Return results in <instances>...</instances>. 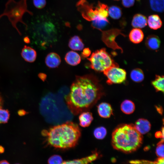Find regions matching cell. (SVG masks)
<instances>
[{
  "label": "cell",
  "mask_w": 164,
  "mask_h": 164,
  "mask_svg": "<svg viewBox=\"0 0 164 164\" xmlns=\"http://www.w3.org/2000/svg\"><path fill=\"white\" fill-rule=\"evenodd\" d=\"M65 60L71 66H76L80 63L81 57L77 53L72 51L67 53Z\"/></svg>",
  "instance_id": "cell-18"
},
{
  "label": "cell",
  "mask_w": 164,
  "mask_h": 164,
  "mask_svg": "<svg viewBox=\"0 0 164 164\" xmlns=\"http://www.w3.org/2000/svg\"><path fill=\"white\" fill-rule=\"evenodd\" d=\"M164 139L162 140L157 144L156 149V152L157 155L159 158H164Z\"/></svg>",
  "instance_id": "cell-28"
},
{
  "label": "cell",
  "mask_w": 164,
  "mask_h": 164,
  "mask_svg": "<svg viewBox=\"0 0 164 164\" xmlns=\"http://www.w3.org/2000/svg\"><path fill=\"white\" fill-rule=\"evenodd\" d=\"M61 59L57 53L52 52L48 54L45 58V63L50 68H55L58 66L61 63Z\"/></svg>",
  "instance_id": "cell-10"
},
{
  "label": "cell",
  "mask_w": 164,
  "mask_h": 164,
  "mask_svg": "<svg viewBox=\"0 0 164 164\" xmlns=\"http://www.w3.org/2000/svg\"><path fill=\"white\" fill-rule=\"evenodd\" d=\"M111 141L114 149L125 153H130L136 151L141 145L142 136L133 125L125 124L114 130Z\"/></svg>",
  "instance_id": "cell-3"
},
{
  "label": "cell",
  "mask_w": 164,
  "mask_h": 164,
  "mask_svg": "<svg viewBox=\"0 0 164 164\" xmlns=\"http://www.w3.org/2000/svg\"><path fill=\"white\" fill-rule=\"evenodd\" d=\"M130 76L132 80L137 83L142 82L144 78L143 71L138 68H135L132 70L130 73Z\"/></svg>",
  "instance_id": "cell-22"
},
{
  "label": "cell",
  "mask_w": 164,
  "mask_h": 164,
  "mask_svg": "<svg viewBox=\"0 0 164 164\" xmlns=\"http://www.w3.org/2000/svg\"><path fill=\"white\" fill-rule=\"evenodd\" d=\"M68 45L71 49L77 51L82 50L84 47L82 40L79 37L77 36H75L70 39Z\"/></svg>",
  "instance_id": "cell-20"
},
{
  "label": "cell",
  "mask_w": 164,
  "mask_h": 164,
  "mask_svg": "<svg viewBox=\"0 0 164 164\" xmlns=\"http://www.w3.org/2000/svg\"><path fill=\"white\" fill-rule=\"evenodd\" d=\"M145 44L149 49L156 50L158 49L160 45V40L159 37L155 35L149 36L146 39Z\"/></svg>",
  "instance_id": "cell-15"
},
{
  "label": "cell",
  "mask_w": 164,
  "mask_h": 164,
  "mask_svg": "<svg viewBox=\"0 0 164 164\" xmlns=\"http://www.w3.org/2000/svg\"><path fill=\"white\" fill-rule=\"evenodd\" d=\"M147 23L151 29L156 30L162 26V22L159 16L155 14L150 15L147 19Z\"/></svg>",
  "instance_id": "cell-19"
},
{
  "label": "cell",
  "mask_w": 164,
  "mask_h": 164,
  "mask_svg": "<svg viewBox=\"0 0 164 164\" xmlns=\"http://www.w3.org/2000/svg\"><path fill=\"white\" fill-rule=\"evenodd\" d=\"M5 151L4 148L2 146L0 145V153H4Z\"/></svg>",
  "instance_id": "cell-39"
},
{
  "label": "cell",
  "mask_w": 164,
  "mask_h": 164,
  "mask_svg": "<svg viewBox=\"0 0 164 164\" xmlns=\"http://www.w3.org/2000/svg\"><path fill=\"white\" fill-rule=\"evenodd\" d=\"M19 164V163H16V164Z\"/></svg>",
  "instance_id": "cell-41"
},
{
  "label": "cell",
  "mask_w": 164,
  "mask_h": 164,
  "mask_svg": "<svg viewBox=\"0 0 164 164\" xmlns=\"http://www.w3.org/2000/svg\"><path fill=\"white\" fill-rule=\"evenodd\" d=\"M157 161V164H164L163 158H159Z\"/></svg>",
  "instance_id": "cell-35"
},
{
  "label": "cell",
  "mask_w": 164,
  "mask_h": 164,
  "mask_svg": "<svg viewBox=\"0 0 164 164\" xmlns=\"http://www.w3.org/2000/svg\"><path fill=\"white\" fill-rule=\"evenodd\" d=\"M155 137L157 138H160L162 139H164V128H162V132L158 131L155 134Z\"/></svg>",
  "instance_id": "cell-33"
},
{
  "label": "cell",
  "mask_w": 164,
  "mask_h": 164,
  "mask_svg": "<svg viewBox=\"0 0 164 164\" xmlns=\"http://www.w3.org/2000/svg\"><path fill=\"white\" fill-rule=\"evenodd\" d=\"M78 9L83 18L90 21L107 19L108 7L98 2L96 7L89 4L86 0H80L77 3Z\"/></svg>",
  "instance_id": "cell-5"
},
{
  "label": "cell",
  "mask_w": 164,
  "mask_h": 164,
  "mask_svg": "<svg viewBox=\"0 0 164 164\" xmlns=\"http://www.w3.org/2000/svg\"><path fill=\"white\" fill-rule=\"evenodd\" d=\"M9 116L10 114L8 110L0 108V123H7Z\"/></svg>",
  "instance_id": "cell-27"
},
{
  "label": "cell",
  "mask_w": 164,
  "mask_h": 164,
  "mask_svg": "<svg viewBox=\"0 0 164 164\" xmlns=\"http://www.w3.org/2000/svg\"><path fill=\"white\" fill-rule=\"evenodd\" d=\"M108 15L112 19H119L122 15V12L121 9L118 7L113 5L108 9Z\"/></svg>",
  "instance_id": "cell-25"
},
{
  "label": "cell",
  "mask_w": 164,
  "mask_h": 164,
  "mask_svg": "<svg viewBox=\"0 0 164 164\" xmlns=\"http://www.w3.org/2000/svg\"><path fill=\"white\" fill-rule=\"evenodd\" d=\"M135 108L134 103L128 100L124 101L121 105V110L123 113L126 114L132 113L135 110Z\"/></svg>",
  "instance_id": "cell-21"
},
{
  "label": "cell",
  "mask_w": 164,
  "mask_h": 164,
  "mask_svg": "<svg viewBox=\"0 0 164 164\" xmlns=\"http://www.w3.org/2000/svg\"><path fill=\"white\" fill-rule=\"evenodd\" d=\"M42 24L38 32L42 43L41 45L45 47L57 41V33L55 26L52 23L46 22Z\"/></svg>",
  "instance_id": "cell-7"
},
{
  "label": "cell",
  "mask_w": 164,
  "mask_h": 164,
  "mask_svg": "<svg viewBox=\"0 0 164 164\" xmlns=\"http://www.w3.org/2000/svg\"><path fill=\"white\" fill-rule=\"evenodd\" d=\"M39 77L43 81H44L46 79V75L42 73H40L38 74Z\"/></svg>",
  "instance_id": "cell-34"
},
{
  "label": "cell",
  "mask_w": 164,
  "mask_h": 164,
  "mask_svg": "<svg viewBox=\"0 0 164 164\" xmlns=\"http://www.w3.org/2000/svg\"><path fill=\"white\" fill-rule=\"evenodd\" d=\"M33 2L35 7L39 9L43 8L46 4V0H33Z\"/></svg>",
  "instance_id": "cell-30"
},
{
  "label": "cell",
  "mask_w": 164,
  "mask_h": 164,
  "mask_svg": "<svg viewBox=\"0 0 164 164\" xmlns=\"http://www.w3.org/2000/svg\"><path fill=\"white\" fill-rule=\"evenodd\" d=\"M103 72L107 78V82L109 84L121 83L126 78V71L119 68L118 65L112 67Z\"/></svg>",
  "instance_id": "cell-8"
},
{
  "label": "cell",
  "mask_w": 164,
  "mask_h": 164,
  "mask_svg": "<svg viewBox=\"0 0 164 164\" xmlns=\"http://www.w3.org/2000/svg\"><path fill=\"white\" fill-rule=\"evenodd\" d=\"M25 111L23 110H20L18 112L19 114L20 115H24L25 114Z\"/></svg>",
  "instance_id": "cell-37"
},
{
  "label": "cell",
  "mask_w": 164,
  "mask_h": 164,
  "mask_svg": "<svg viewBox=\"0 0 164 164\" xmlns=\"http://www.w3.org/2000/svg\"><path fill=\"white\" fill-rule=\"evenodd\" d=\"M98 154L95 153L90 156L81 159L63 162L61 164H88L95 160Z\"/></svg>",
  "instance_id": "cell-17"
},
{
  "label": "cell",
  "mask_w": 164,
  "mask_h": 164,
  "mask_svg": "<svg viewBox=\"0 0 164 164\" xmlns=\"http://www.w3.org/2000/svg\"><path fill=\"white\" fill-rule=\"evenodd\" d=\"M150 7L153 11L162 12L164 10V0H149Z\"/></svg>",
  "instance_id": "cell-24"
},
{
  "label": "cell",
  "mask_w": 164,
  "mask_h": 164,
  "mask_svg": "<svg viewBox=\"0 0 164 164\" xmlns=\"http://www.w3.org/2000/svg\"><path fill=\"white\" fill-rule=\"evenodd\" d=\"M63 162L62 157L58 155H54L51 156L48 161V164H61Z\"/></svg>",
  "instance_id": "cell-29"
},
{
  "label": "cell",
  "mask_w": 164,
  "mask_h": 164,
  "mask_svg": "<svg viewBox=\"0 0 164 164\" xmlns=\"http://www.w3.org/2000/svg\"><path fill=\"white\" fill-rule=\"evenodd\" d=\"M87 59L91 68L97 71L104 72L112 67L118 65L104 48L93 52Z\"/></svg>",
  "instance_id": "cell-6"
},
{
  "label": "cell",
  "mask_w": 164,
  "mask_h": 164,
  "mask_svg": "<svg viewBox=\"0 0 164 164\" xmlns=\"http://www.w3.org/2000/svg\"><path fill=\"white\" fill-rule=\"evenodd\" d=\"M27 1L20 0L17 2L14 0H8L6 3L3 12L0 15V19L4 16L8 17L13 27L20 35H21V33L17 27V23L19 22L22 23L27 29V26L22 20L23 16L26 12L33 15L32 13L27 9Z\"/></svg>",
  "instance_id": "cell-4"
},
{
  "label": "cell",
  "mask_w": 164,
  "mask_h": 164,
  "mask_svg": "<svg viewBox=\"0 0 164 164\" xmlns=\"http://www.w3.org/2000/svg\"><path fill=\"white\" fill-rule=\"evenodd\" d=\"M102 91L98 80L94 76H77L65 100L71 113L77 115L89 110L101 97Z\"/></svg>",
  "instance_id": "cell-1"
},
{
  "label": "cell",
  "mask_w": 164,
  "mask_h": 164,
  "mask_svg": "<svg viewBox=\"0 0 164 164\" xmlns=\"http://www.w3.org/2000/svg\"><path fill=\"white\" fill-rule=\"evenodd\" d=\"M91 54V51L89 48H85L83 50L81 56L83 58L89 56Z\"/></svg>",
  "instance_id": "cell-32"
},
{
  "label": "cell",
  "mask_w": 164,
  "mask_h": 164,
  "mask_svg": "<svg viewBox=\"0 0 164 164\" xmlns=\"http://www.w3.org/2000/svg\"><path fill=\"white\" fill-rule=\"evenodd\" d=\"M134 126L137 130L142 135L150 131L151 125L147 120L140 118L136 122Z\"/></svg>",
  "instance_id": "cell-11"
},
{
  "label": "cell",
  "mask_w": 164,
  "mask_h": 164,
  "mask_svg": "<svg viewBox=\"0 0 164 164\" xmlns=\"http://www.w3.org/2000/svg\"><path fill=\"white\" fill-rule=\"evenodd\" d=\"M135 0H122L123 5L126 8H129L134 4Z\"/></svg>",
  "instance_id": "cell-31"
},
{
  "label": "cell",
  "mask_w": 164,
  "mask_h": 164,
  "mask_svg": "<svg viewBox=\"0 0 164 164\" xmlns=\"http://www.w3.org/2000/svg\"><path fill=\"white\" fill-rule=\"evenodd\" d=\"M79 119L80 125L85 128L87 127L90 125L93 119V118L91 112L86 111L80 113Z\"/></svg>",
  "instance_id": "cell-16"
},
{
  "label": "cell",
  "mask_w": 164,
  "mask_h": 164,
  "mask_svg": "<svg viewBox=\"0 0 164 164\" xmlns=\"http://www.w3.org/2000/svg\"><path fill=\"white\" fill-rule=\"evenodd\" d=\"M98 113L101 117L106 118L110 117L112 114V109L111 106L108 103L102 102L97 107Z\"/></svg>",
  "instance_id": "cell-13"
},
{
  "label": "cell",
  "mask_w": 164,
  "mask_h": 164,
  "mask_svg": "<svg viewBox=\"0 0 164 164\" xmlns=\"http://www.w3.org/2000/svg\"><path fill=\"white\" fill-rule=\"evenodd\" d=\"M93 133L96 138L101 139L104 138L106 136L107 134V130L104 127H100L94 130Z\"/></svg>",
  "instance_id": "cell-26"
},
{
  "label": "cell",
  "mask_w": 164,
  "mask_h": 164,
  "mask_svg": "<svg viewBox=\"0 0 164 164\" xmlns=\"http://www.w3.org/2000/svg\"><path fill=\"white\" fill-rule=\"evenodd\" d=\"M164 78L163 76L156 75L155 80L152 81V84L156 91L164 92Z\"/></svg>",
  "instance_id": "cell-23"
},
{
  "label": "cell",
  "mask_w": 164,
  "mask_h": 164,
  "mask_svg": "<svg viewBox=\"0 0 164 164\" xmlns=\"http://www.w3.org/2000/svg\"><path fill=\"white\" fill-rule=\"evenodd\" d=\"M21 55L26 61L32 63L36 60L37 56L36 51L31 47L25 45L22 50Z\"/></svg>",
  "instance_id": "cell-9"
},
{
  "label": "cell",
  "mask_w": 164,
  "mask_h": 164,
  "mask_svg": "<svg viewBox=\"0 0 164 164\" xmlns=\"http://www.w3.org/2000/svg\"><path fill=\"white\" fill-rule=\"evenodd\" d=\"M3 100L1 95L0 94V108H2L3 104Z\"/></svg>",
  "instance_id": "cell-36"
},
{
  "label": "cell",
  "mask_w": 164,
  "mask_h": 164,
  "mask_svg": "<svg viewBox=\"0 0 164 164\" xmlns=\"http://www.w3.org/2000/svg\"><path fill=\"white\" fill-rule=\"evenodd\" d=\"M0 164H10L6 160H3L0 161Z\"/></svg>",
  "instance_id": "cell-38"
},
{
  "label": "cell",
  "mask_w": 164,
  "mask_h": 164,
  "mask_svg": "<svg viewBox=\"0 0 164 164\" xmlns=\"http://www.w3.org/2000/svg\"><path fill=\"white\" fill-rule=\"evenodd\" d=\"M147 24V19L145 15L140 14L135 15L132 21V26L134 28H142Z\"/></svg>",
  "instance_id": "cell-12"
},
{
  "label": "cell",
  "mask_w": 164,
  "mask_h": 164,
  "mask_svg": "<svg viewBox=\"0 0 164 164\" xmlns=\"http://www.w3.org/2000/svg\"><path fill=\"white\" fill-rule=\"evenodd\" d=\"M156 108L158 111L159 112V113L162 114V108L160 107H156Z\"/></svg>",
  "instance_id": "cell-40"
},
{
  "label": "cell",
  "mask_w": 164,
  "mask_h": 164,
  "mask_svg": "<svg viewBox=\"0 0 164 164\" xmlns=\"http://www.w3.org/2000/svg\"><path fill=\"white\" fill-rule=\"evenodd\" d=\"M117 0V1H118V0Z\"/></svg>",
  "instance_id": "cell-42"
},
{
  "label": "cell",
  "mask_w": 164,
  "mask_h": 164,
  "mask_svg": "<svg viewBox=\"0 0 164 164\" xmlns=\"http://www.w3.org/2000/svg\"><path fill=\"white\" fill-rule=\"evenodd\" d=\"M41 134L50 145L56 148L66 149L76 145L81 132L77 124L68 121L43 130Z\"/></svg>",
  "instance_id": "cell-2"
},
{
  "label": "cell",
  "mask_w": 164,
  "mask_h": 164,
  "mask_svg": "<svg viewBox=\"0 0 164 164\" xmlns=\"http://www.w3.org/2000/svg\"><path fill=\"white\" fill-rule=\"evenodd\" d=\"M144 35L140 29L134 28L130 32L129 38L130 41L135 44L141 43L143 39Z\"/></svg>",
  "instance_id": "cell-14"
}]
</instances>
